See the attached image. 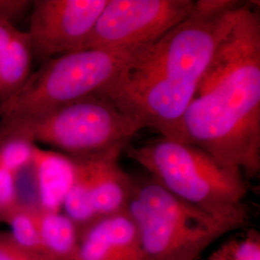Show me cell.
<instances>
[{
    "instance_id": "6da1fadb",
    "label": "cell",
    "mask_w": 260,
    "mask_h": 260,
    "mask_svg": "<svg viewBox=\"0 0 260 260\" xmlns=\"http://www.w3.org/2000/svg\"><path fill=\"white\" fill-rule=\"evenodd\" d=\"M244 7L235 0L196 1L183 21L157 41L135 49L101 93L138 119L144 128H154L163 138L186 143V110Z\"/></svg>"
},
{
    "instance_id": "7a4b0ae2",
    "label": "cell",
    "mask_w": 260,
    "mask_h": 260,
    "mask_svg": "<svg viewBox=\"0 0 260 260\" xmlns=\"http://www.w3.org/2000/svg\"><path fill=\"white\" fill-rule=\"evenodd\" d=\"M186 143L225 167L260 171V14L246 3L217 48L183 118Z\"/></svg>"
},
{
    "instance_id": "3957f363",
    "label": "cell",
    "mask_w": 260,
    "mask_h": 260,
    "mask_svg": "<svg viewBox=\"0 0 260 260\" xmlns=\"http://www.w3.org/2000/svg\"><path fill=\"white\" fill-rule=\"evenodd\" d=\"M134 50L84 49L46 60L18 93L0 104V142L50 112L103 91Z\"/></svg>"
},
{
    "instance_id": "277c9868",
    "label": "cell",
    "mask_w": 260,
    "mask_h": 260,
    "mask_svg": "<svg viewBox=\"0 0 260 260\" xmlns=\"http://www.w3.org/2000/svg\"><path fill=\"white\" fill-rule=\"evenodd\" d=\"M126 154L169 192L209 213L249 220L243 201L248 186L238 170L225 167L191 144L155 140L128 146Z\"/></svg>"
},
{
    "instance_id": "5b68a950",
    "label": "cell",
    "mask_w": 260,
    "mask_h": 260,
    "mask_svg": "<svg viewBox=\"0 0 260 260\" xmlns=\"http://www.w3.org/2000/svg\"><path fill=\"white\" fill-rule=\"evenodd\" d=\"M127 213L149 260H196L223 234L248 220L209 213L169 192L153 178L135 181Z\"/></svg>"
},
{
    "instance_id": "8992f818",
    "label": "cell",
    "mask_w": 260,
    "mask_h": 260,
    "mask_svg": "<svg viewBox=\"0 0 260 260\" xmlns=\"http://www.w3.org/2000/svg\"><path fill=\"white\" fill-rule=\"evenodd\" d=\"M143 128L138 119L98 92L48 113L9 137L23 136L64 150L70 157H83L124 150Z\"/></svg>"
},
{
    "instance_id": "52a82bcc",
    "label": "cell",
    "mask_w": 260,
    "mask_h": 260,
    "mask_svg": "<svg viewBox=\"0 0 260 260\" xmlns=\"http://www.w3.org/2000/svg\"><path fill=\"white\" fill-rule=\"evenodd\" d=\"M193 0H108L85 49H136L151 44L192 13Z\"/></svg>"
},
{
    "instance_id": "ba28073f",
    "label": "cell",
    "mask_w": 260,
    "mask_h": 260,
    "mask_svg": "<svg viewBox=\"0 0 260 260\" xmlns=\"http://www.w3.org/2000/svg\"><path fill=\"white\" fill-rule=\"evenodd\" d=\"M108 0H38L27 35L33 57L47 60L84 50Z\"/></svg>"
},
{
    "instance_id": "9c48e42d",
    "label": "cell",
    "mask_w": 260,
    "mask_h": 260,
    "mask_svg": "<svg viewBox=\"0 0 260 260\" xmlns=\"http://www.w3.org/2000/svg\"><path fill=\"white\" fill-rule=\"evenodd\" d=\"M122 149L73 158L74 183L92 202L96 219L126 211L133 178L122 170L119 157Z\"/></svg>"
},
{
    "instance_id": "30bf717a",
    "label": "cell",
    "mask_w": 260,
    "mask_h": 260,
    "mask_svg": "<svg viewBox=\"0 0 260 260\" xmlns=\"http://www.w3.org/2000/svg\"><path fill=\"white\" fill-rule=\"evenodd\" d=\"M75 260H149L127 211L102 217L79 230Z\"/></svg>"
},
{
    "instance_id": "8fae6325",
    "label": "cell",
    "mask_w": 260,
    "mask_h": 260,
    "mask_svg": "<svg viewBox=\"0 0 260 260\" xmlns=\"http://www.w3.org/2000/svg\"><path fill=\"white\" fill-rule=\"evenodd\" d=\"M33 162L41 207L46 211H60L66 195L74 182L73 158L36 147Z\"/></svg>"
},
{
    "instance_id": "7c38bea8",
    "label": "cell",
    "mask_w": 260,
    "mask_h": 260,
    "mask_svg": "<svg viewBox=\"0 0 260 260\" xmlns=\"http://www.w3.org/2000/svg\"><path fill=\"white\" fill-rule=\"evenodd\" d=\"M33 58L26 32H20L0 54V104L6 103L22 88L30 76Z\"/></svg>"
},
{
    "instance_id": "4fadbf2b",
    "label": "cell",
    "mask_w": 260,
    "mask_h": 260,
    "mask_svg": "<svg viewBox=\"0 0 260 260\" xmlns=\"http://www.w3.org/2000/svg\"><path fill=\"white\" fill-rule=\"evenodd\" d=\"M43 250L56 260H75L79 228L61 211L43 210L40 221Z\"/></svg>"
},
{
    "instance_id": "5bb4252c",
    "label": "cell",
    "mask_w": 260,
    "mask_h": 260,
    "mask_svg": "<svg viewBox=\"0 0 260 260\" xmlns=\"http://www.w3.org/2000/svg\"><path fill=\"white\" fill-rule=\"evenodd\" d=\"M43 208L15 204L3 211L2 222L11 229L9 233L21 246L36 251H44L40 235V221ZM46 252V251H45Z\"/></svg>"
},
{
    "instance_id": "9a60e30c",
    "label": "cell",
    "mask_w": 260,
    "mask_h": 260,
    "mask_svg": "<svg viewBox=\"0 0 260 260\" xmlns=\"http://www.w3.org/2000/svg\"><path fill=\"white\" fill-rule=\"evenodd\" d=\"M206 260H260V233L250 230L224 242Z\"/></svg>"
},
{
    "instance_id": "2e32d148",
    "label": "cell",
    "mask_w": 260,
    "mask_h": 260,
    "mask_svg": "<svg viewBox=\"0 0 260 260\" xmlns=\"http://www.w3.org/2000/svg\"><path fill=\"white\" fill-rule=\"evenodd\" d=\"M36 145L23 136H12L0 143V164L15 174L28 165Z\"/></svg>"
},
{
    "instance_id": "e0dca14e",
    "label": "cell",
    "mask_w": 260,
    "mask_h": 260,
    "mask_svg": "<svg viewBox=\"0 0 260 260\" xmlns=\"http://www.w3.org/2000/svg\"><path fill=\"white\" fill-rule=\"evenodd\" d=\"M0 260H56L47 252L27 249L16 241L9 232L0 233Z\"/></svg>"
},
{
    "instance_id": "ac0fdd59",
    "label": "cell",
    "mask_w": 260,
    "mask_h": 260,
    "mask_svg": "<svg viewBox=\"0 0 260 260\" xmlns=\"http://www.w3.org/2000/svg\"><path fill=\"white\" fill-rule=\"evenodd\" d=\"M16 204V174L0 164V205L8 209Z\"/></svg>"
},
{
    "instance_id": "d6986e66",
    "label": "cell",
    "mask_w": 260,
    "mask_h": 260,
    "mask_svg": "<svg viewBox=\"0 0 260 260\" xmlns=\"http://www.w3.org/2000/svg\"><path fill=\"white\" fill-rule=\"evenodd\" d=\"M32 5L33 2L27 0H0V20L13 23L20 19Z\"/></svg>"
},
{
    "instance_id": "ffe728a7",
    "label": "cell",
    "mask_w": 260,
    "mask_h": 260,
    "mask_svg": "<svg viewBox=\"0 0 260 260\" xmlns=\"http://www.w3.org/2000/svg\"><path fill=\"white\" fill-rule=\"evenodd\" d=\"M18 33L19 30L14 26L13 23L0 20V54L9 47Z\"/></svg>"
},
{
    "instance_id": "44dd1931",
    "label": "cell",
    "mask_w": 260,
    "mask_h": 260,
    "mask_svg": "<svg viewBox=\"0 0 260 260\" xmlns=\"http://www.w3.org/2000/svg\"><path fill=\"white\" fill-rule=\"evenodd\" d=\"M2 216H3V208L0 205V222H2Z\"/></svg>"
}]
</instances>
